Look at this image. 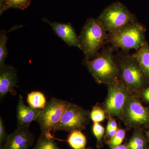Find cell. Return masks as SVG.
<instances>
[{
	"label": "cell",
	"instance_id": "cell-1",
	"mask_svg": "<svg viewBox=\"0 0 149 149\" xmlns=\"http://www.w3.org/2000/svg\"><path fill=\"white\" fill-rule=\"evenodd\" d=\"M84 63L96 82L100 84L108 85L120 74L119 65L111 49L104 50L92 59H84Z\"/></svg>",
	"mask_w": 149,
	"mask_h": 149
},
{
	"label": "cell",
	"instance_id": "cell-2",
	"mask_svg": "<svg viewBox=\"0 0 149 149\" xmlns=\"http://www.w3.org/2000/svg\"><path fill=\"white\" fill-rule=\"evenodd\" d=\"M108 37L107 32L97 19L90 18L87 19L79 36L81 50L84 54L85 60L94 58L98 54L104 42L107 40Z\"/></svg>",
	"mask_w": 149,
	"mask_h": 149
},
{
	"label": "cell",
	"instance_id": "cell-3",
	"mask_svg": "<svg viewBox=\"0 0 149 149\" xmlns=\"http://www.w3.org/2000/svg\"><path fill=\"white\" fill-rule=\"evenodd\" d=\"M146 29L141 23L131 22L116 32L108 34L107 40L114 48L123 50H138L146 42Z\"/></svg>",
	"mask_w": 149,
	"mask_h": 149
},
{
	"label": "cell",
	"instance_id": "cell-4",
	"mask_svg": "<svg viewBox=\"0 0 149 149\" xmlns=\"http://www.w3.org/2000/svg\"><path fill=\"white\" fill-rule=\"evenodd\" d=\"M136 19L135 15L125 6L117 1L107 7L97 20L105 31L110 34L136 21Z\"/></svg>",
	"mask_w": 149,
	"mask_h": 149
},
{
	"label": "cell",
	"instance_id": "cell-5",
	"mask_svg": "<svg viewBox=\"0 0 149 149\" xmlns=\"http://www.w3.org/2000/svg\"><path fill=\"white\" fill-rule=\"evenodd\" d=\"M70 103L67 101L54 97L47 103L36 120L40 125L41 133L49 137H53L51 131L54 126L59 122Z\"/></svg>",
	"mask_w": 149,
	"mask_h": 149
},
{
	"label": "cell",
	"instance_id": "cell-6",
	"mask_svg": "<svg viewBox=\"0 0 149 149\" xmlns=\"http://www.w3.org/2000/svg\"><path fill=\"white\" fill-rule=\"evenodd\" d=\"M107 85L108 95L105 103L106 112L110 117L123 118L125 103L129 97L128 88L118 78Z\"/></svg>",
	"mask_w": 149,
	"mask_h": 149
},
{
	"label": "cell",
	"instance_id": "cell-7",
	"mask_svg": "<svg viewBox=\"0 0 149 149\" xmlns=\"http://www.w3.org/2000/svg\"><path fill=\"white\" fill-rule=\"evenodd\" d=\"M118 64L123 82L126 87L134 91L140 90L147 78L134 56L121 57Z\"/></svg>",
	"mask_w": 149,
	"mask_h": 149
},
{
	"label": "cell",
	"instance_id": "cell-8",
	"mask_svg": "<svg viewBox=\"0 0 149 149\" xmlns=\"http://www.w3.org/2000/svg\"><path fill=\"white\" fill-rule=\"evenodd\" d=\"M90 114L82 107L70 103L59 122L53 128L52 132L58 131L70 132L84 130L90 120Z\"/></svg>",
	"mask_w": 149,
	"mask_h": 149
},
{
	"label": "cell",
	"instance_id": "cell-9",
	"mask_svg": "<svg viewBox=\"0 0 149 149\" xmlns=\"http://www.w3.org/2000/svg\"><path fill=\"white\" fill-rule=\"evenodd\" d=\"M123 117L129 126L149 125V109L144 107L138 99L129 96L124 107Z\"/></svg>",
	"mask_w": 149,
	"mask_h": 149
},
{
	"label": "cell",
	"instance_id": "cell-10",
	"mask_svg": "<svg viewBox=\"0 0 149 149\" xmlns=\"http://www.w3.org/2000/svg\"><path fill=\"white\" fill-rule=\"evenodd\" d=\"M35 141V137L29 128H17L8 135L2 149H29Z\"/></svg>",
	"mask_w": 149,
	"mask_h": 149
},
{
	"label": "cell",
	"instance_id": "cell-11",
	"mask_svg": "<svg viewBox=\"0 0 149 149\" xmlns=\"http://www.w3.org/2000/svg\"><path fill=\"white\" fill-rule=\"evenodd\" d=\"M43 21L49 24L52 30L59 38L70 47H74L81 50L79 36H77L75 29L69 22L61 23L56 22H51L44 17Z\"/></svg>",
	"mask_w": 149,
	"mask_h": 149
},
{
	"label": "cell",
	"instance_id": "cell-12",
	"mask_svg": "<svg viewBox=\"0 0 149 149\" xmlns=\"http://www.w3.org/2000/svg\"><path fill=\"white\" fill-rule=\"evenodd\" d=\"M18 82L16 70L8 65L0 67V98H3L6 95L10 93L17 94L14 88L17 87Z\"/></svg>",
	"mask_w": 149,
	"mask_h": 149
},
{
	"label": "cell",
	"instance_id": "cell-13",
	"mask_svg": "<svg viewBox=\"0 0 149 149\" xmlns=\"http://www.w3.org/2000/svg\"><path fill=\"white\" fill-rule=\"evenodd\" d=\"M17 128H29L30 123L36 121L41 110L33 108L30 106L25 105L23 97L19 95L18 103L17 105Z\"/></svg>",
	"mask_w": 149,
	"mask_h": 149
},
{
	"label": "cell",
	"instance_id": "cell-14",
	"mask_svg": "<svg viewBox=\"0 0 149 149\" xmlns=\"http://www.w3.org/2000/svg\"><path fill=\"white\" fill-rule=\"evenodd\" d=\"M133 55L139 63L147 79H149V46L148 43H145Z\"/></svg>",
	"mask_w": 149,
	"mask_h": 149
},
{
	"label": "cell",
	"instance_id": "cell-15",
	"mask_svg": "<svg viewBox=\"0 0 149 149\" xmlns=\"http://www.w3.org/2000/svg\"><path fill=\"white\" fill-rule=\"evenodd\" d=\"M81 130H75L70 132L68 137V143L73 149H85L86 139Z\"/></svg>",
	"mask_w": 149,
	"mask_h": 149
},
{
	"label": "cell",
	"instance_id": "cell-16",
	"mask_svg": "<svg viewBox=\"0 0 149 149\" xmlns=\"http://www.w3.org/2000/svg\"><path fill=\"white\" fill-rule=\"evenodd\" d=\"M32 0H0V14L9 8L23 10L29 6Z\"/></svg>",
	"mask_w": 149,
	"mask_h": 149
},
{
	"label": "cell",
	"instance_id": "cell-17",
	"mask_svg": "<svg viewBox=\"0 0 149 149\" xmlns=\"http://www.w3.org/2000/svg\"><path fill=\"white\" fill-rule=\"evenodd\" d=\"M27 100L29 106L37 109H42L47 104L45 96L39 91H33L29 93Z\"/></svg>",
	"mask_w": 149,
	"mask_h": 149
},
{
	"label": "cell",
	"instance_id": "cell-18",
	"mask_svg": "<svg viewBox=\"0 0 149 149\" xmlns=\"http://www.w3.org/2000/svg\"><path fill=\"white\" fill-rule=\"evenodd\" d=\"M148 141L142 132L138 131L133 134L128 146L129 149H146Z\"/></svg>",
	"mask_w": 149,
	"mask_h": 149
},
{
	"label": "cell",
	"instance_id": "cell-19",
	"mask_svg": "<svg viewBox=\"0 0 149 149\" xmlns=\"http://www.w3.org/2000/svg\"><path fill=\"white\" fill-rule=\"evenodd\" d=\"M32 149H61L57 145L53 137L41 133L37 143Z\"/></svg>",
	"mask_w": 149,
	"mask_h": 149
},
{
	"label": "cell",
	"instance_id": "cell-20",
	"mask_svg": "<svg viewBox=\"0 0 149 149\" xmlns=\"http://www.w3.org/2000/svg\"><path fill=\"white\" fill-rule=\"evenodd\" d=\"M8 40L5 30H1L0 33V67L5 65V62L8 55V52L6 45Z\"/></svg>",
	"mask_w": 149,
	"mask_h": 149
},
{
	"label": "cell",
	"instance_id": "cell-21",
	"mask_svg": "<svg viewBox=\"0 0 149 149\" xmlns=\"http://www.w3.org/2000/svg\"><path fill=\"white\" fill-rule=\"evenodd\" d=\"M92 130L93 134L97 139L96 147L97 148H101L103 147L102 138L104 133V128L99 123H94Z\"/></svg>",
	"mask_w": 149,
	"mask_h": 149
},
{
	"label": "cell",
	"instance_id": "cell-22",
	"mask_svg": "<svg viewBox=\"0 0 149 149\" xmlns=\"http://www.w3.org/2000/svg\"><path fill=\"white\" fill-rule=\"evenodd\" d=\"M125 132L123 129H118L117 133L113 137L107 141L109 147H116L120 146L125 139Z\"/></svg>",
	"mask_w": 149,
	"mask_h": 149
},
{
	"label": "cell",
	"instance_id": "cell-23",
	"mask_svg": "<svg viewBox=\"0 0 149 149\" xmlns=\"http://www.w3.org/2000/svg\"><path fill=\"white\" fill-rule=\"evenodd\" d=\"M90 118L94 123L101 122L105 118L104 111L100 107L95 106L90 113Z\"/></svg>",
	"mask_w": 149,
	"mask_h": 149
},
{
	"label": "cell",
	"instance_id": "cell-24",
	"mask_svg": "<svg viewBox=\"0 0 149 149\" xmlns=\"http://www.w3.org/2000/svg\"><path fill=\"white\" fill-rule=\"evenodd\" d=\"M8 135L6 132V128L1 117H0V149H2Z\"/></svg>",
	"mask_w": 149,
	"mask_h": 149
},
{
	"label": "cell",
	"instance_id": "cell-25",
	"mask_svg": "<svg viewBox=\"0 0 149 149\" xmlns=\"http://www.w3.org/2000/svg\"><path fill=\"white\" fill-rule=\"evenodd\" d=\"M109 117L107 125V129H118L116 121L111 118V117Z\"/></svg>",
	"mask_w": 149,
	"mask_h": 149
},
{
	"label": "cell",
	"instance_id": "cell-26",
	"mask_svg": "<svg viewBox=\"0 0 149 149\" xmlns=\"http://www.w3.org/2000/svg\"><path fill=\"white\" fill-rule=\"evenodd\" d=\"M143 95L144 99L146 101L149 102V86L144 91Z\"/></svg>",
	"mask_w": 149,
	"mask_h": 149
},
{
	"label": "cell",
	"instance_id": "cell-27",
	"mask_svg": "<svg viewBox=\"0 0 149 149\" xmlns=\"http://www.w3.org/2000/svg\"><path fill=\"white\" fill-rule=\"evenodd\" d=\"M109 147L110 149H129L127 145H121L116 147Z\"/></svg>",
	"mask_w": 149,
	"mask_h": 149
},
{
	"label": "cell",
	"instance_id": "cell-28",
	"mask_svg": "<svg viewBox=\"0 0 149 149\" xmlns=\"http://www.w3.org/2000/svg\"><path fill=\"white\" fill-rule=\"evenodd\" d=\"M147 136H148V139L149 141V130L148 132H147Z\"/></svg>",
	"mask_w": 149,
	"mask_h": 149
},
{
	"label": "cell",
	"instance_id": "cell-29",
	"mask_svg": "<svg viewBox=\"0 0 149 149\" xmlns=\"http://www.w3.org/2000/svg\"><path fill=\"white\" fill-rule=\"evenodd\" d=\"M85 149H94L93 148H85Z\"/></svg>",
	"mask_w": 149,
	"mask_h": 149
},
{
	"label": "cell",
	"instance_id": "cell-30",
	"mask_svg": "<svg viewBox=\"0 0 149 149\" xmlns=\"http://www.w3.org/2000/svg\"><path fill=\"white\" fill-rule=\"evenodd\" d=\"M146 149H149V147H148V148Z\"/></svg>",
	"mask_w": 149,
	"mask_h": 149
}]
</instances>
